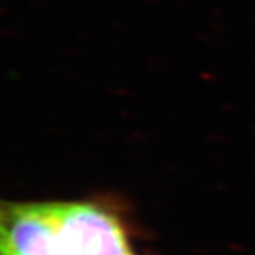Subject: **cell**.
Returning <instances> with one entry per match:
<instances>
[{"mask_svg":"<svg viewBox=\"0 0 255 255\" xmlns=\"http://www.w3.org/2000/svg\"><path fill=\"white\" fill-rule=\"evenodd\" d=\"M0 255H65L57 202L0 198Z\"/></svg>","mask_w":255,"mask_h":255,"instance_id":"1","label":"cell"},{"mask_svg":"<svg viewBox=\"0 0 255 255\" xmlns=\"http://www.w3.org/2000/svg\"><path fill=\"white\" fill-rule=\"evenodd\" d=\"M65 255H134L122 222L99 203L57 202Z\"/></svg>","mask_w":255,"mask_h":255,"instance_id":"2","label":"cell"}]
</instances>
